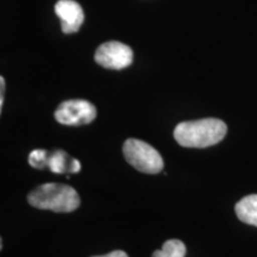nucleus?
<instances>
[{"instance_id":"nucleus-1","label":"nucleus","mask_w":257,"mask_h":257,"mask_svg":"<svg viewBox=\"0 0 257 257\" xmlns=\"http://www.w3.org/2000/svg\"><path fill=\"white\" fill-rule=\"evenodd\" d=\"M227 126L217 118L182 121L176 125L174 138L181 147L207 148L221 142L226 136Z\"/></svg>"},{"instance_id":"nucleus-12","label":"nucleus","mask_w":257,"mask_h":257,"mask_svg":"<svg viewBox=\"0 0 257 257\" xmlns=\"http://www.w3.org/2000/svg\"><path fill=\"white\" fill-rule=\"evenodd\" d=\"M93 257H128V256H127L126 252L121 251V250H114V251L107 253V255H104V256H93Z\"/></svg>"},{"instance_id":"nucleus-3","label":"nucleus","mask_w":257,"mask_h":257,"mask_svg":"<svg viewBox=\"0 0 257 257\" xmlns=\"http://www.w3.org/2000/svg\"><path fill=\"white\" fill-rule=\"evenodd\" d=\"M123 154L128 165L146 174H157L165 166L162 157L155 148L136 138H128L125 141Z\"/></svg>"},{"instance_id":"nucleus-9","label":"nucleus","mask_w":257,"mask_h":257,"mask_svg":"<svg viewBox=\"0 0 257 257\" xmlns=\"http://www.w3.org/2000/svg\"><path fill=\"white\" fill-rule=\"evenodd\" d=\"M186 245L180 239H169L163 244L162 249L156 250L152 257H185Z\"/></svg>"},{"instance_id":"nucleus-11","label":"nucleus","mask_w":257,"mask_h":257,"mask_svg":"<svg viewBox=\"0 0 257 257\" xmlns=\"http://www.w3.org/2000/svg\"><path fill=\"white\" fill-rule=\"evenodd\" d=\"M4 91H5V79L4 76H0V111L3 110V105H4Z\"/></svg>"},{"instance_id":"nucleus-8","label":"nucleus","mask_w":257,"mask_h":257,"mask_svg":"<svg viewBox=\"0 0 257 257\" xmlns=\"http://www.w3.org/2000/svg\"><path fill=\"white\" fill-rule=\"evenodd\" d=\"M234 211L240 221L257 227V194H250L240 199Z\"/></svg>"},{"instance_id":"nucleus-6","label":"nucleus","mask_w":257,"mask_h":257,"mask_svg":"<svg viewBox=\"0 0 257 257\" xmlns=\"http://www.w3.org/2000/svg\"><path fill=\"white\" fill-rule=\"evenodd\" d=\"M55 14L60 18L63 34H75L83 24V10L75 0H59L55 5Z\"/></svg>"},{"instance_id":"nucleus-4","label":"nucleus","mask_w":257,"mask_h":257,"mask_svg":"<svg viewBox=\"0 0 257 257\" xmlns=\"http://www.w3.org/2000/svg\"><path fill=\"white\" fill-rule=\"evenodd\" d=\"M55 119L62 125L80 126L92 123L96 117L95 106L83 99H72L61 102L54 113Z\"/></svg>"},{"instance_id":"nucleus-5","label":"nucleus","mask_w":257,"mask_h":257,"mask_svg":"<svg viewBox=\"0 0 257 257\" xmlns=\"http://www.w3.org/2000/svg\"><path fill=\"white\" fill-rule=\"evenodd\" d=\"M95 62L106 69L120 70L133 63V49L118 41H110L101 44L95 51Z\"/></svg>"},{"instance_id":"nucleus-7","label":"nucleus","mask_w":257,"mask_h":257,"mask_svg":"<svg viewBox=\"0 0 257 257\" xmlns=\"http://www.w3.org/2000/svg\"><path fill=\"white\" fill-rule=\"evenodd\" d=\"M47 168L55 173V174L79 173L81 170V163L76 159L69 157L68 154L63 152V150H56L53 154H49Z\"/></svg>"},{"instance_id":"nucleus-10","label":"nucleus","mask_w":257,"mask_h":257,"mask_svg":"<svg viewBox=\"0 0 257 257\" xmlns=\"http://www.w3.org/2000/svg\"><path fill=\"white\" fill-rule=\"evenodd\" d=\"M48 159H49V153L46 152V150L37 149L30 153L29 163H30L31 167L36 169H46Z\"/></svg>"},{"instance_id":"nucleus-2","label":"nucleus","mask_w":257,"mask_h":257,"mask_svg":"<svg viewBox=\"0 0 257 257\" xmlns=\"http://www.w3.org/2000/svg\"><path fill=\"white\" fill-rule=\"evenodd\" d=\"M28 201L40 210H50L57 213H68L80 206L78 192L68 185L49 182L38 186L29 193Z\"/></svg>"}]
</instances>
